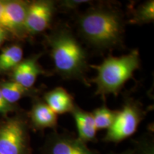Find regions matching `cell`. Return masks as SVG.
I'll use <instances>...</instances> for the list:
<instances>
[{
	"mask_svg": "<svg viewBox=\"0 0 154 154\" xmlns=\"http://www.w3.org/2000/svg\"><path fill=\"white\" fill-rule=\"evenodd\" d=\"M141 117V111L134 103L128 102L117 113L111 126L108 128L105 140L119 142L136 132Z\"/></svg>",
	"mask_w": 154,
	"mask_h": 154,
	"instance_id": "4",
	"label": "cell"
},
{
	"mask_svg": "<svg viewBox=\"0 0 154 154\" xmlns=\"http://www.w3.org/2000/svg\"><path fill=\"white\" fill-rule=\"evenodd\" d=\"M46 103L57 114L72 112L74 104L72 96L64 88H56L45 94Z\"/></svg>",
	"mask_w": 154,
	"mask_h": 154,
	"instance_id": "10",
	"label": "cell"
},
{
	"mask_svg": "<svg viewBox=\"0 0 154 154\" xmlns=\"http://www.w3.org/2000/svg\"><path fill=\"white\" fill-rule=\"evenodd\" d=\"M117 111H111L106 106L99 107L91 113L96 130L108 129L113 124Z\"/></svg>",
	"mask_w": 154,
	"mask_h": 154,
	"instance_id": "15",
	"label": "cell"
},
{
	"mask_svg": "<svg viewBox=\"0 0 154 154\" xmlns=\"http://www.w3.org/2000/svg\"><path fill=\"white\" fill-rule=\"evenodd\" d=\"M50 154H95L79 138H55L50 145Z\"/></svg>",
	"mask_w": 154,
	"mask_h": 154,
	"instance_id": "9",
	"label": "cell"
},
{
	"mask_svg": "<svg viewBox=\"0 0 154 154\" xmlns=\"http://www.w3.org/2000/svg\"><path fill=\"white\" fill-rule=\"evenodd\" d=\"M7 34L8 32L6 31L5 29H3L2 26H0V46L4 43L5 41L6 38L7 37Z\"/></svg>",
	"mask_w": 154,
	"mask_h": 154,
	"instance_id": "18",
	"label": "cell"
},
{
	"mask_svg": "<svg viewBox=\"0 0 154 154\" xmlns=\"http://www.w3.org/2000/svg\"><path fill=\"white\" fill-rule=\"evenodd\" d=\"M79 28L87 42L99 48H109L121 42L123 24L121 17L115 11L94 9L80 19Z\"/></svg>",
	"mask_w": 154,
	"mask_h": 154,
	"instance_id": "1",
	"label": "cell"
},
{
	"mask_svg": "<svg viewBox=\"0 0 154 154\" xmlns=\"http://www.w3.org/2000/svg\"><path fill=\"white\" fill-rule=\"evenodd\" d=\"M84 2H87V1H69V2H66L65 5L69 6V7H72V6H77Z\"/></svg>",
	"mask_w": 154,
	"mask_h": 154,
	"instance_id": "19",
	"label": "cell"
},
{
	"mask_svg": "<svg viewBox=\"0 0 154 154\" xmlns=\"http://www.w3.org/2000/svg\"><path fill=\"white\" fill-rule=\"evenodd\" d=\"M122 154H129V153H122Z\"/></svg>",
	"mask_w": 154,
	"mask_h": 154,
	"instance_id": "22",
	"label": "cell"
},
{
	"mask_svg": "<svg viewBox=\"0 0 154 154\" xmlns=\"http://www.w3.org/2000/svg\"><path fill=\"white\" fill-rule=\"evenodd\" d=\"M12 109V106L6 101L1 93V91H0V113L6 114V113L11 111Z\"/></svg>",
	"mask_w": 154,
	"mask_h": 154,
	"instance_id": "17",
	"label": "cell"
},
{
	"mask_svg": "<svg viewBox=\"0 0 154 154\" xmlns=\"http://www.w3.org/2000/svg\"><path fill=\"white\" fill-rule=\"evenodd\" d=\"M154 19V2H146L136 10L132 22L135 24H145Z\"/></svg>",
	"mask_w": 154,
	"mask_h": 154,
	"instance_id": "16",
	"label": "cell"
},
{
	"mask_svg": "<svg viewBox=\"0 0 154 154\" xmlns=\"http://www.w3.org/2000/svg\"><path fill=\"white\" fill-rule=\"evenodd\" d=\"M28 5L24 2H5L0 26L12 34H20L25 31V19Z\"/></svg>",
	"mask_w": 154,
	"mask_h": 154,
	"instance_id": "7",
	"label": "cell"
},
{
	"mask_svg": "<svg viewBox=\"0 0 154 154\" xmlns=\"http://www.w3.org/2000/svg\"><path fill=\"white\" fill-rule=\"evenodd\" d=\"M42 70L38 66L36 58H30L22 61L13 69L14 82L29 88L33 86Z\"/></svg>",
	"mask_w": 154,
	"mask_h": 154,
	"instance_id": "8",
	"label": "cell"
},
{
	"mask_svg": "<svg viewBox=\"0 0 154 154\" xmlns=\"http://www.w3.org/2000/svg\"><path fill=\"white\" fill-rule=\"evenodd\" d=\"M24 126L17 119L9 120L0 128V154H24Z\"/></svg>",
	"mask_w": 154,
	"mask_h": 154,
	"instance_id": "5",
	"label": "cell"
},
{
	"mask_svg": "<svg viewBox=\"0 0 154 154\" xmlns=\"http://www.w3.org/2000/svg\"><path fill=\"white\" fill-rule=\"evenodd\" d=\"M54 11V4L50 1H35L28 5L25 19V31L38 34L49 26Z\"/></svg>",
	"mask_w": 154,
	"mask_h": 154,
	"instance_id": "6",
	"label": "cell"
},
{
	"mask_svg": "<svg viewBox=\"0 0 154 154\" xmlns=\"http://www.w3.org/2000/svg\"><path fill=\"white\" fill-rule=\"evenodd\" d=\"M49 44L57 72L65 77H82L86 68V54L76 38L66 31H61L50 36Z\"/></svg>",
	"mask_w": 154,
	"mask_h": 154,
	"instance_id": "3",
	"label": "cell"
},
{
	"mask_svg": "<svg viewBox=\"0 0 154 154\" xmlns=\"http://www.w3.org/2000/svg\"><path fill=\"white\" fill-rule=\"evenodd\" d=\"M27 90L15 82H5L0 85V91L3 97L10 104L18 101L26 94Z\"/></svg>",
	"mask_w": 154,
	"mask_h": 154,
	"instance_id": "14",
	"label": "cell"
},
{
	"mask_svg": "<svg viewBox=\"0 0 154 154\" xmlns=\"http://www.w3.org/2000/svg\"><path fill=\"white\" fill-rule=\"evenodd\" d=\"M142 154H153V150L151 147L146 148V149L143 150Z\"/></svg>",
	"mask_w": 154,
	"mask_h": 154,
	"instance_id": "20",
	"label": "cell"
},
{
	"mask_svg": "<svg viewBox=\"0 0 154 154\" xmlns=\"http://www.w3.org/2000/svg\"><path fill=\"white\" fill-rule=\"evenodd\" d=\"M139 64V53L137 50H134L119 57H110L101 64L92 66L97 71L94 79L96 85V94L103 96L111 94L117 95L125 83L138 69Z\"/></svg>",
	"mask_w": 154,
	"mask_h": 154,
	"instance_id": "2",
	"label": "cell"
},
{
	"mask_svg": "<svg viewBox=\"0 0 154 154\" xmlns=\"http://www.w3.org/2000/svg\"><path fill=\"white\" fill-rule=\"evenodd\" d=\"M79 134V139L85 143L94 139L96 128L91 113L75 106L72 111Z\"/></svg>",
	"mask_w": 154,
	"mask_h": 154,
	"instance_id": "11",
	"label": "cell"
},
{
	"mask_svg": "<svg viewBox=\"0 0 154 154\" xmlns=\"http://www.w3.org/2000/svg\"><path fill=\"white\" fill-rule=\"evenodd\" d=\"M4 5H5V2L0 1V18H1L2 14L3 9H4Z\"/></svg>",
	"mask_w": 154,
	"mask_h": 154,
	"instance_id": "21",
	"label": "cell"
},
{
	"mask_svg": "<svg viewBox=\"0 0 154 154\" xmlns=\"http://www.w3.org/2000/svg\"><path fill=\"white\" fill-rule=\"evenodd\" d=\"M31 119L36 128H52L57 125V114L48 106L47 103L38 102L32 108Z\"/></svg>",
	"mask_w": 154,
	"mask_h": 154,
	"instance_id": "12",
	"label": "cell"
},
{
	"mask_svg": "<svg viewBox=\"0 0 154 154\" xmlns=\"http://www.w3.org/2000/svg\"><path fill=\"white\" fill-rule=\"evenodd\" d=\"M23 51L19 45H11L0 53V71L13 69L22 61Z\"/></svg>",
	"mask_w": 154,
	"mask_h": 154,
	"instance_id": "13",
	"label": "cell"
}]
</instances>
